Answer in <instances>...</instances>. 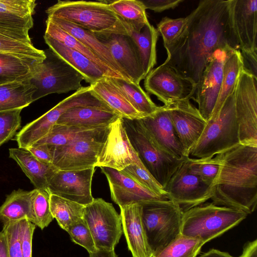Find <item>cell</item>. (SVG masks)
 <instances>
[{
	"instance_id": "6da1fadb",
	"label": "cell",
	"mask_w": 257,
	"mask_h": 257,
	"mask_svg": "<svg viewBox=\"0 0 257 257\" xmlns=\"http://www.w3.org/2000/svg\"><path fill=\"white\" fill-rule=\"evenodd\" d=\"M231 0H202L187 16L186 25L172 44L164 46L163 63L196 86L208 60L219 49L239 50L231 19Z\"/></svg>"
},
{
	"instance_id": "7a4b0ae2",
	"label": "cell",
	"mask_w": 257,
	"mask_h": 257,
	"mask_svg": "<svg viewBox=\"0 0 257 257\" xmlns=\"http://www.w3.org/2000/svg\"><path fill=\"white\" fill-rule=\"evenodd\" d=\"M217 155L212 202L251 213L257 204V146L239 144Z\"/></svg>"
},
{
	"instance_id": "3957f363",
	"label": "cell",
	"mask_w": 257,
	"mask_h": 257,
	"mask_svg": "<svg viewBox=\"0 0 257 257\" xmlns=\"http://www.w3.org/2000/svg\"><path fill=\"white\" fill-rule=\"evenodd\" d=\"M46 13L48 18L70 22L93 33H131L130 28L110 9L108 1L59 0Z\"/></svg>"
},
{
	"instance_id": "277c9868",
	"label": "cell",
	"mask_w": 257,
	"mask_h": 257,
	"mask_svg": "<svg viewBox=\"0 0 257 257\" xmlns=\"http://www.w3.org/2000/svg\"><path fill=\"white\" fill-rule=\"evenodd\" d=\"M123 124L141 161L164 189L173 175L189 157L179 158L169 153L154 139L140 119L123 118Z\"/></svg>"
},
{
	"instance_id": "5b68a950",
	"label": "cell",
	"mask_w": 257,
	"mask_h": 257,
	"mask_svg": "<svg viewBox=\"0 0 257 257\" xmlns=\"http://www.w3.org/2000/svg\"><path fill=\"white\" fill-rule=\"evenodd\" d=\"M247 215L237 209L203 203L183 212L181 234L205 244L237 225Z\"/></svg>"
},
{
	"instance_id": "8992f818",
	"label": "cell",
	"mask_w": 257,
	"mask_h": 257,
	"mask_svg": "<svg viewBox=\"0 0 257 257\" xmlns=\"http://www.w3.org/2000/svg\"><path fill=\"white\" fill-rule=\"evenodd\" d=\"M234 102V90L216 117L207 121L201 137L191 149L189 157L212 158L239 144Z\"/></svg>"
},
{
	"instance_id": "52a82bcc",
	"label": "cell",
	"mask_w": 257,
	"mask_h": 257,
	"mask_svg": "<svg viewBox=\"0 0 257 257\" xmlns=\"http://www.w3.org/2000/svg\"><path fill=\"white\" fill-rule=\"evenodd\" d=\"M141 205L143 224L154 254L181 235L183 211L169 199L155 200Z\"/></svg>"
},
{
	"instance_id": "ba28073f",
	"label": "cell",
	"mask_w": 257,
	"mask_h": 257,
	"mask_svg": "<svg viewBox=\"0 0 257 257\" xmlns=\"http://www.w3.org/2000/svg\"><path fill=\"white\" fill-rule=\"evenodd\" d=\"M44 51L45 58L34 67L29 79L36 88L33 101L50 94L80 89L83 76L51 49Z\"/></svg>"
},
{
	"instance_id": "9c48e42d",
	"label": "cell",
	"mask_w": 257,
	"mask_h": 257,
	"mask_svg": "<svg viewBox=\"0 0 257 257\" xmlns=\"http://www.w3.org/2000/svg\"><path fill=\"white\" fill-rule=\"evenodd\" d=\"M109 125L94 129L66 145H50L52 165L58 170L65 171L95 167Z\"/></svg>"
},
{
	"instance_id": "30bf717a",
	"label": "cell",
	"mask_w": 257,
	"mask_h": 257,
	"mask_svg": "<svg viewBox=\"0 0 257 257\" xmlns=\"http://www.w3.org/2000/svg\"><path fill=\"white\" fill-rule=\"evenodd\" d=\"M83 219L97 249H114L122 233L121 220L111 203L94 199L85 206Z\"/></svg>"
},
{
	"instance_id": "8fae6325",
	"label": "cell",
	"mask_w": 257,
	"mask_h": 257,
	"mask_svg": "<svg viewBox=\"0 0 257 257\" xmlns=\"http://www.w3.org/2000/svg\"><path fill=\"white\" fill-rule=\"evenodd\" d=\"M257 79L244 70L234 89V108L239 144L257 146Z\"/></svg>"
},
{
	"instance_id": "7c38bea8",
	"label": "cell",
	"mask_w": 257,
	"mask_h": 257,
	"mask_svg": "<svg viewBox=\"0 0 257 257\" xmlns=\"http://www.w3.org/2000/svg\"><path fill=\"white\" fill-rule=\"evenodd\" d=\"M133 164L145 167L129 140L123 118L119 116L109 125L95 167H108L121 171Z\"/></svg>"
},
{
	"instance_id": "4fadbf2b",
	"label": "cell",
	"mask_w": 257,
	"mask_h": 257,
	"mask_svg": "<svg viewBox=\"0 0 257 257\" xmlns=\"http://www.w3.org/2000/svg\"><path fill=\"white\" fill-rule=\"evenodd\" d=\"M164 190L168 199L183 212L204 203L213 195L212 185L190 172L188 160L173 175Z\"/></svg>"
},
{
	"instance_id": "5bb4252c",
	"label": "cell",
	"mask_w": 257,
	"mask_h": 257,
	"mask_svg": "<svg viewBox=\"0 0 257 257\" xmlns=\"http://www.w3.org/2000/svg\"><path fill=\"white\" fill-rule=\"evenodd\" d=\"M144 86L148 93L156 95L165 106L190 99L196 90L195 85L164 63L150 71L145 78Z\"/></svg>"
},
{
	"instance_id": "9a60e30c",
	"label": "cell",
	"mask_w": 257,
	"mask_h": 257,
	"mask_svg": "<svg viewBox=\"0 0 257 257\" xmlns=\"http://www.w3.org/2000/svg\"><path fill=\"white\" fill-rule=\"evenodd\" d=\"M233 50L227 46L215 51L209 59L197 85L194 100L207 121L211 117L219 94L224 62Z\"/></svg>"
},
{
	"instance_id": "2e32d148",
	"label": "cell",
	"mask_w": 257,
	"mask_h": 257,
	"mask_svg": "<svg viewBox=\"0 0 257 257\" xmlns=\"http://www.w3.org/2000/svg\"><path fill=\"white\" fill-rule=\"evenodd\" d=\"M81 106L99 107L112 110L91 90L90 86L82 87L45 114L26 124L27 134L31 139L38 141L49 132L66 111Z\"/></svg>"
},
{
	"instance_id": "e0dca14e",
	"label": "cell",
	"mask_w": 257,
	"mask_h": 257,
	"mask_svg": "<svg viewBox=\"0 0 257 257\" xmlns=\"http://www.w3.org/2000/svg\"><path fill=\"white\" fill-rule=\"evenodd\" d=\"M93 34L107 48L126 77L131 81L140 84L146 76L139 49L130 35Z\"/></svg>"
},
{
	"instance_id": "ac0fdd59",
	"label": "cell",
	"mask_w": 257,
	"mask_h": 257,
	"mask_svg": "<svg viewBox=\"0 0 257 257\" xmlns=\"http://www.w3.org/2000/svg\"><path fill=\"white\" fill-rule=\"evenodd\" d=\"M95 167L80 170H57L48 181V190L54 194L84 206L94 200L91 183Z\"/></svg>"
},
{
	"instance_id": "d6986e66",
	"label": "cell",
	"mask_w": 257,
	"mask_h": 257,
	"mask_svg": "<svg viewBox=\"0 0 257 257\" xmlns=\"http://www.w3.org/2000/svg\"><path fill=\"white\" fill-rule=\"evenodd\" d=\"M177 137L186 156L203 133L207 121L190 99L176 102L167 106Z\"/></svg>"
},
{
	"instance_id": "ffe728a7",
	"label": "cell",
	"mask_w": 257,
	"mask_h": 257,
	"mask_svg": "<svg viewBox=\"0 0 257 257\" xmlns=\"http://www.w3.org/2000/svg\"><path fill=\"white\" fill-rule=\"evenodd\" d=\"M100 169L108 181L111 199L119 207L168 199L145 188L119 171L108 167Z\"/></svg>"
},
{
	"instance_id": "44dd1931",
	"label": "cell",
	"mask_w": 257,
	"mask_h": 257,
	"mask_svg": "<svg viewBox=\"0 0 257 257\" xmlns=\"http://www.w3.org/2000/svg\"><path fill=\"white\" fill-rule=\"evenodd\" d=\"M230 13L239 50L257 51V0H231Z\"/></svg>"
},
{
	"instance_id": "7402d4cb",
	"label": "cell",
	"mask_w": 257,
	"mask_h": 257,
	"mask_svg": "<svg viewBox=\"0 0 257 257\" xmlns=\"http://www.w3.org/2000/svg\"><path fill=\"white\" fill-rule=\"evenodd\" d=\"M119 207L122 231L133 257H153L142 220L141 204Z\"/></svg>"
},
{
	"instance_id": "603a6c76",
	"label": "cell",
	"mask_w": 257,
	"mask_h": 257,
	"mask_svg": "<svg viewBox=\"0 0 257 257\" xmlns=\"http://www.w3.org/2000/svg\"><path fill=\"white\" fill-rule=\"evenodd\" d=\"M140 120L154 139L169 153L179 158L187 157L176 134L167 106H160Z\"/></svg>"
},
{
	"instance_id": "cb8c5ba5",
	"label": "cell",
	"mask_w": 257,
	"mask_h": 257,
	"mask_svg": "<svg viewBox=\"0 0 257 257\" xmlns=\"http://www.w3.org/2000/svg\"><path fill=\"white\" fill-rule=\"evenodd\" d=\"M119 116L113 111L99 107L81 106L66 111L56 124L85 128L108 126Z\"/></svg>"
},
{
	"instance_id": "d4e9b609",
	"label": "cell",
	"mask_w": 257,
	"mask_h": 257,
	"mask_svg": "<svg viewBox=\"0 0 257 257\" xmlns=\"http://www.w3.org/2000/svg\"><path fill=\"white\" fill-rule=\"evenodd\" d=\"M44 38L49 48L79 72L90 85L108 77L99 66L80 53L68 48L46 34Z\"/></svg>"
},
{
	"instance_id": "484cf974",
	"label": "cell",
	"mask_w": 257,
	"mask_h": 257,
	"mask_svg": "<svg viewBox=\"0 0 257 257\" xmlns=\"http://www.w3.org/2000/svg\"><path fill=\"white\" fill-rule=\"evenodd\" d=\"M89 86L110 108L122 118L135 120L144 117L132 106L124 93L110 80L109 77L102 78Z\"/></svg>"
},
{
	"instance_id": "4316f807",
	"label": "cell",
	"mask_w": 257,
	"mask_h": 257,
	"mask_svg": "<svg viewBox=\"0 0 257 257\" xmlns=\"http://www.w3.org/2000/svg\"><path fill=\"white\" fill-rule=\"evenodd\" d=\"M9 155L36 188L48 189L49 180L58 170L55 166L40 162L30 152L23 149L11 148Z\"/></svg>"
},
{
	"instance_id": "83f0119b",
	"label": "cell",
	"mask_w": 257,
	"mask_h": 257,
	"mask_svg": "<svg viewBox=\"0 0 257 257\" xmlns=\"http://www.w3.org/2000/svg\"><path fill=\"white\" fill-rule=\"evenodd\" d=\"M47 19L76 38L121 78L130 81L119 68L107 48L93 33L65 21L51 18Z\"/></svg>"
},
{
	"instance_id": "f1b7e54d",
	"label": "cell",
	"mask_w": 257,
	"mask_h": 257,
	"mask_svg": "<svg viewBox=\"0 0 257 257\" xmlns=\"http://www.w3.org/2000/svg\"><path fill=\"white\" fill-rule=\"evenodd\" d=\"M33 191H13L0 206V220L4 223L27 219L35 224L32 207Z\"/></svg>"
},
{
	"instance_id": "f546056e",
	"label": "cell",
	"mask_w": 257,
	"mask_h": 257,
	"mask_svg": "<svg viewBox=\"0 0 257 257\" xmlns=\"http://www.w3.org/2000/svg\"><path fill=\"white\" fill-rule=\"evenodd\" d=\"M29 79L0 84V111L23 109L33 102L36 88Z\"/></svg>"
},
{
	"instance_id": "4dcf8cb0",
	"label": "cell",
	"mask_w": 257,
	"mask_h": 257,
	"mask_svg": "<svg viewBox=\"0 0 257 257\" xmlns=\"http://www.w3.org/2000/svg\"><path fill=\"white\" fill-rule=\"evenodd\" d=\"M242 70V62L240 52L239 50H233L224 62L220 91L209 120L216 117L226 99L234 90Z\"/></svg>"
},
{
	"instance_id": "1f68e13d",
	"label": "cell",
	"mask_w": 257,
	"mask_h": 257,
	"mask_svg": "<svg viewBox=\"0 0 257 257\" xmlns=\"http://www.w3.org/2000/svg\"><path fill=\"white\" fill-rule=\"evenodd\" d=\"M45 34L59 41L68 48L78 52L99 66L109 77L122 78L81 42L48 19Z\"/></svg>"
},
{
	"instance_id": "d6a6232c",
	"label": "cell",
	"mask_w": 257,
	"mask_h": 257,
	"mask_svg": "<svg viewBox=\"0 0 257 257\" xmlns=\"http://www.w3.org/2000/svg\"><path fill=\"white\" fill-rule=\"evenodd\" d=\"M110 9L131 31L140 32L149 22L146 9L140 0L108 1Z\"/></svg>"
},
{
	"instance_id": "836d02e7",
	"label": "cell",
	"mask_w": 257,
	"mask_h": 257,
	"mask_svg": "<svg viewBox=\"0 0 257 257\" xmlns=\"http://www.w3.org/2000/svg\"><path fill=\"white\" fill-rule=\"evenodd\" d=\"M130 36L139 49L145 76L156 64L158 32L149 22L140 32L131 31Z\"/></svg>"
},
{
	"instance_id": "e575fe53",
	"label": "cell",
	"mask_w": 257,
	"mask_h": 257,
	"mask_svg": "<svg viewBox=\"0 0 257 257\" xmlns=\"http://www.w3.org/2000/svg\"><path fill=\"white\" fill-rule=\"evenodd\" d=\"M50 204L53 218L66 231L71 226L83 219L85 208L83 205L51 194Z\"/></svg>"
},
{
	"instance_id": "d590c367",
	"label": "cell",
	"mask_w": 257,
	"mask_h": 257,
	"mask_svg": "<svg viewBox=\"0 0 257 257\" xmlns=\"http://www.w3.org/2000/svg\"><path fill=\"white\" fill-rule=\"evenodd\" d=\"M110 80L124 93L132 106L143 117L158 110L157 106L140 84L122 78L109 77Z\"/></svg>"
},
{
	"instance_id": "8d00e7d4",
	"label": "cell",
	"mask_w": 257,
	"mask_h": 257,
	"mask_svg": "<svg viewBox=\"0 0 257 257\" xmlns=\"http://www.w3.org/2000/svg\"><path fill=\"white\" fill-rule=\"evenodd\" d=\"M36 65L0 52V84L30 79Z\"/></svg>"
},
{
	"instance_id": "74e56055",
	"label": "cell",
	"mask_w": 257,
	"mask_h": 257,
	"mask_svg": "<svg viewBox=\"0 0 257 257\" xmlns=\"http://www.w3.org/2000/svg\"><path fill=\"white\" fill-rule=\"evenodd\" d=\"M0 52L18 57L25 61L37 65L45 58L44 50L28 44L0 34Z\"/></svg>"
},
{
	"instance_id": "f35d334b",
	"label": "cell",
	"mask_w": 257,
	"mask_h": 257,
	"mask_svg": "<svg viewBox=\"0 0 257 257\" xmlns=\"http://www.w3.org/2000/svg\"><path fill=\"white\" fill-rule=\"evenodd\" d=\"M33 19H25L0 11V34L28 44H32L29 32Z\"/></svg>"
},
{
	"instance_id": "ab89813d",
	"label": "cell",
	"mask_w": 257,
	"mask_h": 257,
	"mask_svg": "<svg viewBox=\"0 0 257 257\" xmlns=\"http://www.w3.org/2000/svg\"><path fill=\"white\" fill-rule=\"evenodd\" d=\"M204 243L195 238L180 235L153 257H196Z\"/></svg>"
},
{
	"instance_id": "60d3db41",
	"label": "cell",
	"mask_w": 257,
	"mask_h": 257,
	"mask_svg": "<svg viewBox=\"0 0 257 257\" xmlns=\"http://www.w3.org/2000/svg\"><path fill=\"white\" fill-rule=\"evenodd\" d=\"M95 128H97L79 127L55 124L49 132L36 143L52 146H63Z\"/></svg>"
},
{
	"instance_id": "b9f144b4",
	"label": "cell",
	"mask_w": 257,
	"mask_h": 257,
	"mask_svg": "<svg viewBox=\"0 0 257 257\" xmlns=\"http://www.w3.org/2000/svg\"><path fill=\"white\" fill-rule=\"evenodd\" d=\"M32 207L35 225L41 229L47 227L54 219L50 210V193L48 189L33 190Z\"/></svg>"
},
{
	"instance_id": "7bdbcfd3",
	"label": "cell",
	"mask_w": 257,
	"mask_h": 257,
	"mask_svg": "<svg viewBox=\"0 0 257 257\" xmlns=\"http://www.w3.org/2000/svg\"><path fill=\"white\" fill-rule=\"evenodd\" d=\"M120 172L131 177L145 188L168 199L167 194L163 187L145 167L143 168L133 164L126 167Z\"/></svg>"
},
{
	"instance_id": "ee69618b",
	"label": "cell",
	"mask_w": 257,
	"mask_h": 257,
	"mask_svg": "<svg viewBox=\"0 0 257 257\" xmlns=\"http://www.w3.org/2000/svg\"><path fill=\"white\" fill-rule=\"evenodd\" d=\"M188 163L190 172L212 185L219 168L217 155L212 158L196 159L189 157Z\"/></svg>"
},
{
	"instance_id": "f6af8a7d",
	"label": "cell",
	"mask_w": 257,
	"mask_h": 257,
	"mask_svg": "<svg viewBox=\"0 0 257 257\" xmlns=\"http://www.w3.org/2000/svg\"><path fill=\"white\" fill-rule=\"evenodd\" d=\"M22 110L18 108L0 111V146L11 139L20 128Z\"/></svg>"
},
{
	"instance_id": "bcb514c9",
	"label": "cell",
	"mask_w": 257,
	"mask_h": 257,
	"mask_svg": "<svg viewBox=\"0 0 257 257\" xmlns=\"http://www.w3.org/2000/svg\"><path fill=\"white\" fill-rule=\"evenodd\" d=\"M187 22V17L178 19L163 18L158 24V32L161 34L164 46L172 44L180 35Z\"/></svg>"
},
{
	"instance_id": "7dc6e473",
	"label": "cell",
	"mask_w": 257,
	"mask_h": 257,
	"mask_svg": "<svg viewBox=\"0 0 257 257\" xmlns=\"http://www.w3.org/2000/svg\"><path fill=\"white\" fill-rule=\"evenodd\" d=\"M35 0H0V11L25 19H33Z\"/></svg>"
},
{
	"instance_id": "c3c4849f",
	"label": "cell",
	"mask_w": 257,
	"mask_h": 257,
	"mask_svg": "<svg viewBox=\"0 0 257 257\" xmlns=\"http://www.w3.org/2000/svg\"><path fill=\"white\" fill-rule=\"evenodd\" d=\"M2 231L5 236L9 257H23L20 238V221L4 223Z\"/></svg>"
},
{
	"instance_id": "681fc988",
	"label": "cell",
	"mask_w": 257,
	"mask_h": 257,
	"mask_svg": "<svg viewBox=\"0 0 257 257\" xmlns=\"http://www.w3.org/2000/svg\"><path fill=\"white\" fill-rule=\"evenodd\" d=\"M67 232L73 242L85 248L89 253L97 250L91 232L84 219L69 227Z\"/></svg>"
},
{
	"instance_id": "f907efd6",
	"label": "cell",
	"mask_w": 257,
	"mask_h": 257,
	"mask_svg": "<svg viewBox=\"0 0 257 257\" xmlns=\"http://www.w3.org/2000/svg\"><path fill=\"white\" fill-rule=\"evenodd\" d=\"M36 225L27 219L20 220V238L23 257H32L33 236Z\"/></svg>"
},
{
	"instance_id": "816d5d0a",
	"label": "cell",
	"mask_w": 257,
	"mask_h": 257,
	"mask_svg": "<svg viewBox=\"0 0 257 257\" xmlns=\"http://www.w3.org/2000/svg\"><path fill=\"white\" fill-rule=\"evenodd\" d=\"M25 150L30 152L40 162L52 165L53 153L50 145L36 143Z\"/></svg>"
},
{
	"instance_id": "f5cc1de1",
	"label": "cell",
	"mask_w": 257,
	"mask_h": 257,
	"mask_svg": "<svg viewBox=\"0 0 257 257\" xmlns=\"http://www.w3.org/2000/svg\"><path fill=\"white\" fill-rule=\"evenodd\" d=\"M146 10L149 9L156 12L173 9L177 7L183 0H140Z\"/></svg>"
},
{
	"instance_id": "db71d44e",
	"label": "cell",
	"mask_w": 257,
	"mask_h": 257,
	"mask_svg": "<svg viewBox=\"0 0 257 257\" xmlns=\"http://www.w3.org/2000/svg\"><path fill=\"white\" fill-rule=\"evenodd\" d=\"M242 62V70L257 79V51L239 50Z\"/></svg>"
},
{
	"instance_id": "11a10c76",
	"label": "cell",
	"mask_w": 257,
	"mask_h": 257,
	"mask_svg": "<svg viewBox=\"0 0 257 257\" xmlns=\"http://www.w3.org/2000/svg\"><path fill=\"white\" fill-rule=\"evenodd\" d=\"M256 239L248 242L244 246L242 253L239 257H257Z\"/></svg>"
},
{
	"instance_id": "9f6ffc18",
	"label": "cell",
	"mask_w": 257,
	"mask_h": 257,
	"mask_svg": "<svg viewBox=\"0 0 257 257\" xmlns=\"http://www.w3.org/2000/svg\"><path fill=\"white\" fill-rule=\"evenodd\" d=\"M89 257H117L114 249L107 250L97 249L95 252L89 253Z\"/></svg>"
},
{
	"instance_id": "6f0895ef",
	"label": "cell",
	"mask_w": 257,
	"mask_h": 257,
	"mask_svg": "<svg viewBox=\"0 0 257 257\" xmlns=\"http://www.w3.org/2000/svg\"><path fill=\"white\" fill-rule=\"evenodd\" d=\"M199 257H234L226 252L221 251L215 249H211L203 253Z\"/></svg>"
},
{
	"instance_id": "680465c9",
	"label": "cell",
	"mask_w": 257,
	"mask_h": 257,
	"mask_svg": "<svg viewBox=\"0 0 257 257\" xmlns=\"http://www.w3.org/2000/svg\"><path fill=\"white\" fill-rule=\"evenodd\" d=\"M0 257H9L4 232L0 231Z\"/></svg>"
}]
</instances>
